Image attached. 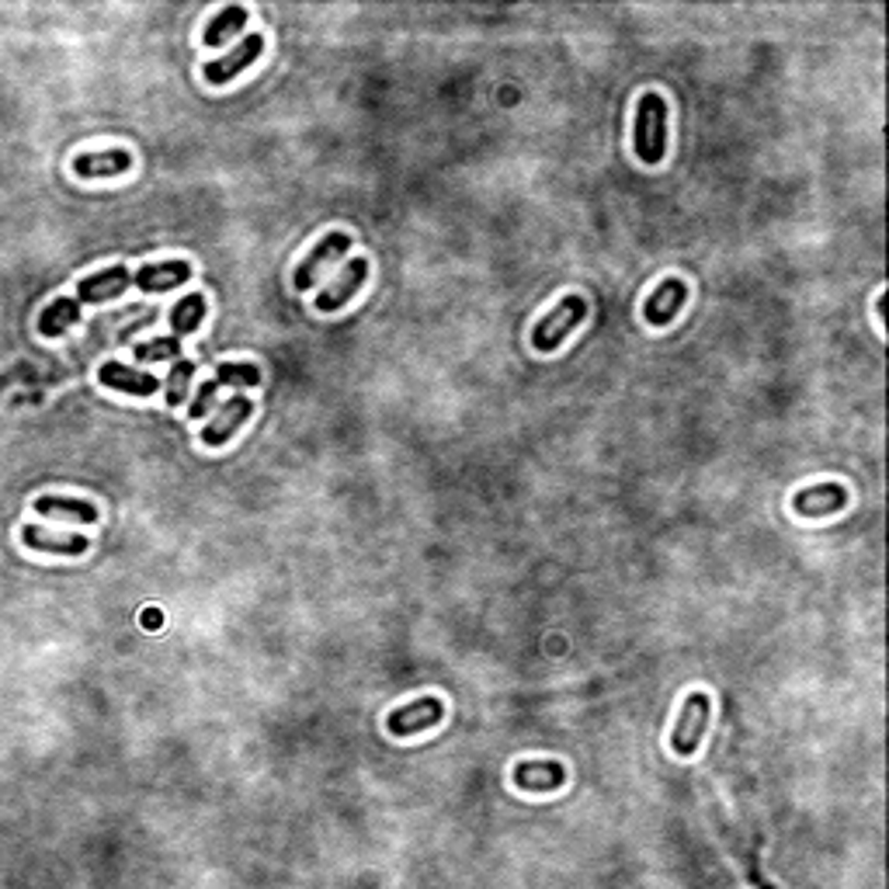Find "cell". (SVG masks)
Listing matches in <instances>:
<instances>
[{
    "mask_svg": "<svg viewBox=\"0 0 889 889\" xmlns=\"http://www.w3.org/2000/svg\"><path fill=\"white\" fill-rule=\"evenodd\" d=\"M35 511L46 518H67L77 524H94L97 521V508L84 497H59V494H43L35 497Z\"/></svg>",
    "mask_w": 889,
    "mask_h": 889,
    "instance_id": "cell-17",
    "label": "cell"
},
{
    "mask_svg": "<svg viewBox=\"0 0 889 889\" xmlns=\"http://www.w3.org/2000/svg\"><path fill=\"white\" fill-rule=\"evenodd\" d=\"M705 726H709V695L705 692H692L684 698L681 719L671 734V751L681 758H692L698 751V743L705 737Z\"/></svg>",
    "mask_w": 889,
    "mask_h": 889,
    "instance_id": "cell-3",
    "label": "cell"
},
{
    "mask_svg": "<svg viewBox=\"0 0 889 889\" xmlns=\"http://www.w3.org/2000/svg\"><path fill=\"white\" fill-rule=\"evenodd\" d=\"M261 53H265V35L251 32V35L244 38V43H236L227 56L209 59V64L201 67V77H206L209 84L222 88V84H230V80H233L236 73H244L247 67H254Z\"/></svg>",
    "mask_w": 889,
    "mask_h": 889,
    "instance_id": "cell-4",
    "label": "cell"
},
{
    "mask_svg": "<svg viewBox=\"0 0 889 889\" xmlns=\"http://www.w3.org/2000/svg\"><path fill=\"white\" fill-rule=\"evenodd\" d=\"M244 28H247V8L230 4V8H222L212 18V22L206 25V35H201V43H206L209 49H219V46H227L230 38H236Z\"/></svg>",
    "mask_w": 889,
    "mask_h": 889,
    "instance_id": "cell-19",
    "label": "cell"
},
{
    "mask_svg": "<svg viewBox=\"0 0 889 889\" xmlns=\"http://www.w3.org/2000/svg\"><path fill=\"white\" fill-rule=\"evenodd\" d=\"M129 286H132V272L123 268V265H112V268H101V272H94L88 278H80L77 299L80 302H105V299L123 296Z\"/></svg>",
    "mask_w": 889,
    "mask_h": 889,
    "instance_id": "cell-12",
    "label": "cell"
},
{
    "mask_svg": "<svg viewBox=\"0 0 889 889\" xmlns=\"http://www.w3.org/2000/svg\"><path fill=\"white\" fill-rule=\"evenodd\" d=\"M366 278H369V261L366 257L348 261V268L334 278V286L316 296V310L320 313H337L361 286H366Z\"/></svg>",
    "mask_w": 889,
    "mask_h": 889,
    "instance_id": "cell-9",
    "label": "cell"
},
{
    "mask_svg": "<svg viewBox=\"0 0 889 889\" xmlns=\"http://www.w3.org/2000/svg\"><path fill=\"white\" fill-rule=\"evenodd\" d=\"M192 379H195V361L177 358L171 366V372H168V407H181V403L188 400Z\"/></svg>",
    "mask_w": 889,
    "mask_h": 889,
    "instance_id": "cell-23",
    "label": "cell"
},
{
    "mask_svg": "<svg viewBox=\"0 0 889 889\" xmlns=\"http://www.w3.org/2000/svg\"><path fill=\"white\" fill-rule=\"evenodd\" d=\"M219 396V382L209 379V382H201V386L195 390V400H192V417H206L212 411V403Z\"/></svg>",
    "mask_w": 889,
    "mask_h": 889,
    "instance_id": "cell-24",
    "label": "cell"
},
{
    "mask_svg": "<svg viewBox=\"0 0 889 889\" xmlns=\"http://www.w3.org/2000/svg\"><path fill=\"white\" fill-rule=\"evenodd\" d=\"M684 299H689V286H684L681 278H663L657 292L646 299V307H643L646 323H650V327H667V323L678 316V310L684 307Z\"/></svg>",
    "mask_w": 889,
    "mask_h": 889,
    "instance_id": "cell-11",
    "label": "cell"
},
{
    "mask_svg": "<svg viewBox=\"0 0 889 889\" xmlns=\"http://www.w3.org/2000/svg\"><path fill=\"white\" fill-rule=\"evenodd\" d=\"M584 316H588V299H584V296H567L553 313H545V316L535 323V331H532V348H535V351H556Z\"/></svg>",
    "mask_w": 889,
    "mask_h": 889,
    "instance_id": "cell-2",
    "label": "cell"
},
{
    "mask_svg": "<svg viewBox=\"0 0 889 889\" xmlns=\"http://www.w3.org/2000/svg\"><path fill=\"white\" fill-rule=\"evenodd\" d=\"M351 251V236L348 233H327L320 240V244L307 254V261H302V265L296 268V275H292V289L296 292H307V289H313L316 286V278H320V272L323 268H331L334 261H340Z\"/></svg>",
    "mask_w": 889,
    "mask_h": 889,
    "instance_id": "cell-5",
    "label": "cell"
},
{
    "mask_svg": "<svg viewBox=\"0 0 889 889\" xmlns=\"http://www.w3.org/2000/svg\"><path fill=\"white\" fill-rule=\"evenodd\" d=\"M132 168V153L129 150H101V153H80L73 160V174L77 177H112V174H126Z\"/></svg>",
    "mask_w": 889,
    "mask_h": 889,
    "instance_id": "cell-16",
    "label": "cell"
},
{
    "mask_svg": "<svg viewBox=\"0 0 889 889\" xmlns=\"http://www.w3.org/2000/svg\"><path fill=\"white\" fill-rule=\"evenodd\" d=\"M511 782L521 793H553L563 789V782H567V767L559 761H521L515 764Z\"/></svg>",
    "mask_w": 889,
    "mask_h": 889,
    "instance_id": "cell-10",
    "label": "cell"
},
{
    "mask_svg": "<svg viewBox=\"0 0 889 889\" xmlns=\"http://www.w3.org/2000/svg\"><path fill=\"white\" fill-rule=\"evenodd\" d=\"M97 382L105 390L115 393H129V396H153L160 390V379L153 372H143L136 366H126V361H101L97 369Z\"/></svg>",
    "mask_w": 889,
    "mask_h": 889,
    "instance_id": "cell-8",
    "label": "cell"
},
{
    "mask_svg": "<svg viewBox=\"0 0 889 889\" xmlns=\"http://www.w3.org/2000/svg\"><path fill=\"white\" fill-rule=\"evenodd\" d=\"M444 719V702L435 698V695H424L411 705H400L386 716V730L393 737H411V734H420V730H431L435 723Z\"/></svg>",
    "mask_w": 889,
    "mask_h": 889,
    "instance_id": "cell-7",
    "label": "cell"
},
{
    "mask_svg": "<svg viewBox=\"0 0 889 889\" xmlns=\"http://www.w3.org/2000/svg\"><path fill=\"white\" fill-rule=\"evenodd\" d=\"M219 386H236V390H251L261 382V372L254 361H222L212 376Z\"/></svg>",
    "mask_w": 889,
    "mask_h": 889,
    "instance_id": "cell-21",
    "label": "cell"
},
{
    "mask_svg": "<svg viewBox=\"0 0 889 889\" xmlns=\"http://www.w3.org/2000/svg\"><path fill=\"white\" fill-rule=\"evenodd\" d=\"M80 313H84V302H80L77 296L53 299L49 307L38 313V334H46V337L67 334L73 323H80Z\"/></svg>",
    "mask_w": 889,
    "mask_h": 889,
    "instance_id": "cell-18",
    "label": "cell"
},
{
    "mask_svg": "<svg viewBox=\"0 0 889 889\" xmlns=\"http://www.w3.org/2000/svg\"><path fill=\"white\" fill-rule=\"evenodd\" d=\"M201 320H206V296H185V299H177L174 302V310H171V331L174 337L185 340L188 334H195L201 327Z\"/></svg>",
    "mask_w": 889,
    "mask_h": 889,
    "instance_id": "cell-20",
    "label": "cell"
},
{
    "mask_svg": "<svg viewBox=\"0 0 889 889\" xmlns=\"http://www.w3.org/2000/svg\"><path fill=\"white\" fill-rule=\"evenodd\" d=\"M181 358V337L174 334H160L153 340H139L136 345V361H174Z\"/></svg>",
    "mask_w": 889,
    "mask_h": 889,
    "instance_id": "cell-22",
    "label": "cell"
},
{
    "mask_svg": "<svg viewBox=\"0 0 889 889\" xmlns=\"http://www.w3.org/2000/svg\"><path fill=\"white\" fill-rule=\"evenodd\" d=\"M251 414H254L251 396H244V393L230 396V400L222 403V407L209 417L206 428H201V444H209V449H219V444H227L240 428H244Z\"/></svg>",
    "mask_w": 889,
    "mask_h": 889,
    "instance_id": "cell-6",
    "label": "cell"
},
{
    "mask_svg": "<svg viewBox=\"0 0 889 889\" xmlns=\"http://www.w3.org/2000/svg\"><path fill=\"white\" fill-rule=\"evenodd\" d=\"M847 504V490L841 483H820V487H806L793 497V511L803 518H823L834 515Z\"/></svg>",
    "mask_w": 889,
    "mask_h": 889,
    "instance_id": "cell-13",
    "label": "cell"
},
{
    "mask_svg": "<svg viewBox=\"0 0 889 889\" xmlns=\"http://www.w3.org/2000/svg\"><path fill=\"white\" fill-rule=\"evenodd\" d=\"M188 278H192L188 261H160V265H143L139 272H132V286H139L143 292H168L185 286Z\"/></svg>",
    "mask_w": 889,
    "mask_h": 889,
    "instance_id": "cell-14",
    "label": "cell"
},
{
    "mask_svg": "<svg viewBox=\"0 0 889 889\" xmlns=\"http://www.w3.org/2000/svg\"><path fill=\"white\" fill-rule=\"evenodd\" d=\"M636 157L646 168H657L667 157V101L657 91H646L636 105Z\"/></svg>",
    "mask_w": 889,
    "mask_h": 889,
    "instance_id": "cell-1",
    "label": "cell"
},
{
    "mask_svg": "<svg viewBox=\"0 0 889 889\" xmlns=\"http://www.w3.org/2000/svg\"><path fill=\"white\" fill-rule=\"evenodd\" d=\"M22 542L28 550H38V553H56V556H84L88 553V535H56V532H46L38 529V524H25L22 529Z\"/></svg>",
    "mask_w": 889,
    "mask_h": 889,
    "instance_id": "cell-15",
    "label": "cell"
}]
</instances>
